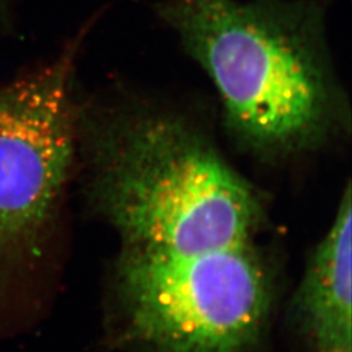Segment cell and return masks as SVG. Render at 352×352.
I'll return each mask as SVG.
<instances>
[{"mask_svg":"<svg viewBox=\"0 0 352 352\" xmlns=\"http://www.w3.org/2000/svg\"><path fill=\"white\" fill-rule=\"evenodd\" d=\"M327 0H158L157 14L213 81L227 124L265 155L308 151L342 118Z\"/></svg>","mask_w":352,"mask_h":352,"instance_id":"obj_1","label":"cell"},{"mask_svg":"<svg viewBox=\"0 0 352 352\" xmlns=\"http://www.w3.org/2000/svg\"><path fill=\"white\" fill-rule=\"evenodd\" d=\"M88 149L90 200L126 248L239 247L260 226L263 209L250 184L175 118L136 115L90 128Z\"/></svg>","mask_w":352,"mask_h":352,"instance_id":"obj_2","label":"cell"},{"mask_svg":"<svg viewBox=\"0 0 352 352\" xmlns=\"http://www.w3.org/2000/svg\"><path fill=\"white\" fill-rule=\"evenodd\" d=\"M82 36L0 82V343L29 334L47 302L54 240L78 140Z\"/></svg>","mask_w":352,"mask_h":352,"instance_id":"obj_3","label":"cell"},{"mask_svg":"<svg viewBox=\"0 0 352 352\" xmlns=\"http://www.w3.org/2000/svg\"><path fill=\"white\" fill-rule=\"evenodd\" d=\"M118 282L135 334L161 352H241L270 299L250 244L199 253L126 248Z\"/></svg>","mask_w":352,"mask_h":352,"instance_id":"obj_4","label":"cell"},{"mask_svg":"<svg viewBox=\"0 0 352 352\" xmlns=\"http://www.w3.org/2000/svg\"><path fill=\"white\" fill-rule=\"evenodd\" d=\"M351 186L333 225L316 247L298 295L302 324L315 352H351Z\"/></svg>","mask_w":352,"mask_h":352,"instance_id":"obj_5","label":"cell"}]
</instances>
